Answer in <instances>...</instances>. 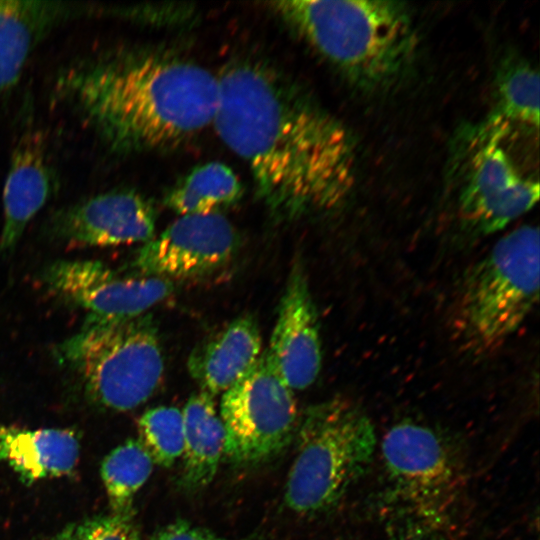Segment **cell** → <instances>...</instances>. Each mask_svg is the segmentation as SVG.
<instances>
[{
	"label": "cell",
	"mask_w": 540,
	"mask_h": 540,
	"mask_svg": "<svg viewBox=\"0 0 540 540\" xmlns=\"http://www.w3.org/2000/svg\"><path fill=\"white\" fill-rule=\"evenodd\" d=\"M242 195V184L234 171L224 163L212 161L192 169L166 194V207L183 215L219 213V209L236 203Z\"/></svg>",
	"instance_id": "19"
},
{
	"label": "cell",
	"mask_w": 540,
	"mask_h": 540,
	"mask_svg": "<svg viewBox=\"0 0 540 540\" xmlns=\"http://www.w3.org/2000/svg\"><path fill=\"white\" fill-rule=\"evenodd\" d=\"M266 353L293 391L310 387L320 373L322 350L319 318L300 261L294 262L289 273Z\"/></svg>",
	"instance_id": "13"
},
{
	"label": "cell",
	"mask_w": 540,
	"mask_h": 540,
	"mask_svg": "<svg viewBox=\"0 0 540 540\" xmlns=\"http://www.w3.org/2000/svg\"><path fill=\"white\" fill-rule=\"evenodd\" d=\"M50 540H142L133 516L104 514L68 524Z\"/></svg>",
	"instance_id": "23"
},
{
	"label": "cell",
	"mask_w": 540,
	"mask_h": 540,
	"mask_svg": "<svg viewBox=\"0 0 540 540\" xmlns=\"http://www.w3.org/2000/svg\"><path fill=\"white\" fill-rule=\"evenodd\" d=\"M53 184L41 139L24 136L12 153L4 184L0 254L15 249L28 223L50 198Z\"/></svg>",
	"instance_id": "14"
},
{
	"label": "cell",
	"mask_w": 540,
	"mask_h": 540,
	"mask_svg": "<svg viewBox=\"0 0 540 540\" xmlns=\"http://www.w3.org/2000/svg\"><path fill=\"white\" fill-rule=\"evenodd\" d=\"M238 245L234 226L222 214L183 215L143 243L131 267L135 276L198 278L226 265Z\"/></svg>",
	"instance_id": "10"
},
{
	"label": "cell",
	"mask_w": 540,
	"mask_h": 540,
	"mask_svg": "<svg viewBox=\"0 0 540 540\" xmlns=\"http://www.w3.org/2000/svg\"><path fill=\"white\" fill-rule=\"evenodd\" d=\"M153 464L138 439H128L105 456L100 476L111 513L133 516L135 495L151 475Z\"/></svg>",
	"instance_id": "20"
},
{
	"label": "cell",
	"mask_w": 540,
	"mask_h": 540,
	"mask_svg": "<svg viewBox=\"0 0 540 540\" xmlns=\"http://www.w3.org/2000/svg\"><path fill=\"white\" fill-rule=\"evenodd\" d=\"M151 540H232L193 525L185 520H176L157 529ZM251 540V539H242Z\"/></svg>",
	"instance_id": "24"
},
{
	"label": "cell",
	"mask_w": 540,
	"mask_h": 540,
	"mask_svg": "<svg viewBox=\"0 0 540 540\" xmlns=\"http://www.w3.org/2000/svg\"><path fill=\"white\" fill-rule=\"evenodd\" d=\"M48 289L88 315L125 319L143 314L174 291L172 281L157 277H121L96 260H59L43 276Z\"/></svg>",
	"instance_id": "11"
},
{
	"label": "cell",
	"mask_w": 540,
	"mask_h": 540,
	"mask_svg": "<svg viewBox=\"0 0 540 540\" xmlns=\"http://www.w3.org/2000/svg\"><path fill=\"white\" fill-rule=\"evenodd\" d=\"M513 125L492 115L463 142L457 172V213L462 226L485 236L504 229L535 206L539 182L508 148Z\"/></svg>",
	"instance_id": "8"
},
{
	"label": "cell",
	"mask_w": 540,
	"mask_h": 540,
	"mask_svg": "<svg viewBox=\"0 0 540 540\" xmlns=\"http://www.w3.org/2000/svg\"><path fill=\"white\" fill-rule=\"evenodd\" d=\"M257 320L243 314L198 344L188 357V371L202 392L223 394L255 365L262 352Z\"/></svg>",
	"instance_id": "15"
},
{
	"label": "cell",
	"mask_w": 540,
	"mask_h": 540,
	"mask_svg": "<svg viewBox=\"0 0 540 540\" xmlns=\"http://www.w3.org/2000/svg\"><path fill=\"white\" fill-rule=\"evenodd\" d=\"M156 214L151 202L132 190L94 195L58 211L50 232L74 247H110L147 242L154 237Z\"/></svg>",
	"instance_id": "12"
},
{
	"label": "cell",
	"mask_w": 540,
	"mask_h": 540,
	"mask_svg": "<svg viewBox=\"0 0 540 540\" xmlns=\"http://www.w3.org/2000/svg\"><path fill=\"white\" fill-rule=\"evenodd\" d=\"M184 443L180 486L195 492L208 486L224 455L225 430L213 396L193 394L183 407Z\"/></svg>",
	"instance_id": "17"
},
{
	"label": "cell",
	"mask_w": 540,
	"mask_h": 540,
	"mask_svg": "<svg viewBox=\"0 0 540 540\" xmlns=\"http://www.w3.org/2000/svg\"><path fill=\"white\" fill-rule=\"evenodd\" d=\"M138 440L154 464L170 467L181 457L184 443L182 411L158 406L145 411L138 421Z\"/></svg>",
	"instance_id": "22"
},
{
	"label": "cell",
	"mask_w": 540,
	"mask_h": 540,
	"mask_svg": "<svg viewBox=\"0 0 540 540\" xmlns=\"http://www.w3.org/2000/svg\"><path fill=\"white\" fill-rule=\"evenodd\" d=\"M539 231L524 225L504 235L463 273L452 330L473 357L499 350L519 329L539 299Z\"/></svg>",
	"instance_id": "4"
},
{
	"label": "cell",
	"mask_w": 540,
	"mask_h": 540,
	"mask_svg": "<svg viewBox=\"0 0 540 540\" xmlns=\"http://www.w3.org/2000/svg\"><path fill=\"white\" fill-rule=\"evenodd\" d=\"M55 352L76 377L85 398L102 409H135L163 380L158 328L147 313L125 319L88 315L83 326Z\"/></svg>",
	"instance_id": "5"
},
{
	"label": "cell",
	"mask_w": 540,
	"mask_h": 540,
	"mask_svg": "<svg viewBox=\"0 0 540 540\" xmlns=\"http://www.w3.org/2000/svg\"><path fill=\"white\" fill-rule=\"evenodd\" d=\"M295 432L285 503L297 514L316 515L332 508L364 474L376 449L375 429L362 408L337 397L308 407Z\"/></svg>",
	"instance_id": "6"
},
{
	"label": "cell",
	"mask_w": 540,
	"mask_h": 540,
	"mask_svg": "<svg viewBox=\"0 0 540 540\" xmlns=\"http://www.w3.org/2000/svg\"><path fill=\"white\" fill-rule=\"evenodd\" d=\"M60 87L118 152L170 149L213 125L218 77L187 58L122 52L79 64Z\"/></svg>",
	"instance_id": "2"
},
{
	"label": "cell",
	"mask_w": 540,
	"mask_h": 540,
	"mask_svg": "<svg viewBox=\"0 0 540 540\" xmlns=\"http://www.w3.org/2000/svg\"><path fill=\"white\" fill-rule=\"evenodd\" d=\"M219 415L224 455L234 464L265 462L287 446L297 425L296 401L266 351L222 394Z\"/></svg>",
	"instance_id": "9"
},
{
	"label": "cell",
	"mask_w": 540,
	"mask_h": 540,
	"mask_svg": "<svg viewBox=\"0 0 540 540\" xmlns=\"http://www.w3.org/2000/svg\"><path fill=\"white\" fill-rule=\"evenodd\" d=\"M387 478L385 508L397 540H438L455 517L460 476L442 439L412 422L393 426L382 440Z\"/></svg>",
	"instance_id": "7"
},
{
	"label": "cell",
	"mask_w": 540,
	"mask_h": 540,
	"mask_svg": "<svg viewBox=\"0 0 540 540\" xmlns=\"http://www.w3.org/2000/svg\"><path fill=\"white\" fill-rule=\"evenodd\" d=\"M79 458L80 440L73 429L0 424V461L26 485L70 475Z\"/></svg>",
	"instance_id": "16"
},
{
	"label": "cell",
	"mask_w": 540,
	"mask_h": 540,
	"mask_svg": "<svg viewBox=\"0 0 540 540\" xmlns=\"http://www.w3.org/2000/svg\"><path fill=\"white\" fill-rule=\"evenodd\" d=\"M497 110L494 115L511 125L538 129L539 76L530 64L511 61L496 79Z\"/></svg>",
	"instance_id": "21"
},
{
	"label": "cell",
	"mask_w": 540,
	"mask_h": 540,
	"mask_svg": "<svg viewBox=\"0 0 540 540\" xmlns=\"http://www.w3.org/2000/svg\"><path fill=\"white\" fill-rule=\"evenodd\" d=\"M63 13L60 3L0 0V92L19 81L37 40Z\"/></svg>",
	"instance_id": "18"
},
{
	"label": "cell",
	"mask_w": 540,
	"mask_h": 540,
	"mask_svg": "<svg viewBox=\"0 0 540 540\" xmlns=\"http://www.w3.org/2000/svg\"><path fill=\"white\" fill-rule=\"evenodd\" d=\"M270 8L356 85L383 88L410 68L418 48L403 4L382 0H283Z\"/></svg>",
	"instance_id": "3"
},
{
	"label": "cell",
	"mask_w": 540,
	"mask_h": 540,
	"mask_svg": "<svg viewBox=\"0 0 540 540\" xmlns=\"http://www.w3.org/2000/svg\"><path fill=\"white\" fill-rule=\"evenodd\" d=\"M213 126L248 167L260 200L295 219L331 210L350 194L356 154L348 130L266 64L236 60L220 72Z\"/></svg>",
	"instance_id": "1"
}]
</instances>
